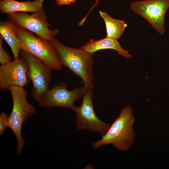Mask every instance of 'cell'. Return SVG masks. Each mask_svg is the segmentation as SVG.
<instances>
[{
    "label": "cell",
    "instance_id": "cell-17",
    "mask_svg": "<svg viewBox=\"0 0 169 169\" xmlns=\"http://www.w3.org/2000/svg\"><path fill=\"white\" fill-rule=\"evenodd\" d=\"M95 0V2L94 4L91 7L90 9V10H89V11L87 14L85 16V17L79 22V24L80 25H82L84 24V23L85 21L87 18L88 16L89 15V14L92 11L93 9L95 7L97 6L99 2V1L100 0Z\"/></svg>",
    "mask_w": 169,
    "mask_h": 169
},
{
    "label": "cell",
    "instance_id": "cell-12",
    "mask_svg": "<svg viewBox=\"0 0 169 169\" xmlns=\"http://www.w3.org/2000/svg\"><path fill=\"white\" fill-rule=\"evenodd\" d=\"M80 48L93 54L101 49H113L117 52L119 55L125 58L129 59L131 57L128 51L122 48L118 39L108 37L87 42Z\"/></svg>",
    "mask_w": 169,
    "mask_h": 169
},
{
    "label": "cell",
    "instance_id": "cell-18",
    "mask_svg": "<svg viewBox=\"0 0 169 169\" xmlns=\"http://www.w3.org/2000/svg\"><path fill=\"white\" fill-rule=\"evenodd\" d=\"M76 0H55L56 3L59 5H69L74 3Z\"/></svg>",
    "mask_w": 169,
    "mask_h": 169
},
{
    "label": "cell",
    "instance_id": "cell-8",
    "mask_svg": "<svg viewBox=\"0 0 169 169\" xmlns=\"http://www.w3.org/2000/svg\"><path fill=\"white\" fill-rule=\"evenodd\" d=\"M84 93L82 85L79 88L69 90L67 84L61 82L49 89L38 102L42 108L59 107L72 109L74 106L75 101L82 97Z\"/></svg>",
    "mask_w": 169,
    "mask_h": 169
},
{
    "label": "cell",
    "instance_id": "cell-13",
    "mask_svg": "<svg viewBox=\"0 0 169 169\" xmlns=\"http://www.w3.org/2000/svg\"><path fill=\"white\" fill-rule=\"evenodd\" d=\"M0 34L10 47L14 59L19 58L21 49V44L13 31L10 21H0Z\"/></svg>",
    "mask_w": 169,
    "mask_h": 169
},
{
    "label": "cell",
    "instance_id": "cell-6",
    "mask_svg": "<svg viewBox=\"0 0 169 169\" xmlns=\"http://www.w3.org/2000/svg\"><path fill=\"white\" fill-rule=\"evenodd\" d=\"M20 54L28 66V75L33 84L31 97L38 102L49 89L52 69L38 58L22 49Z\"/></svg>",
    "mask_w": 169,
    "mask_h": 169
},
{
    "label": "cell",
    "instance_id": "cell-5",
    "mask_svg": "<svg viewBox=\"0 0 169 169\" xmlns=\"http://www.w3.org/2000/svg\"><path fill=\"white\" fill-rule=\"evenodd\" d=\"M8 16L10 21L16 25L49 42L59 32L58 29H51L52 26L47 22L48 17L44 9L31 14L17 12L8 14Z\"/></svg>",
    "mask_w": 169,
    "mask_h": 169
},
{
    "label": "cell",
    "instance_id": "cell-10",
    "mask_svg": "<svg viewBox=\"0 0 169 169\" xmlns=\"http://www.w3.org/2000/svg\"><path fill=\"white\" fill-rule=\"evenodd\" d=\"M28 67L22 57L14 59L0 67V88L2 91L9 90L12 86L24 87L30 80Z\"/></svg>",
    "mask_w": 169,
    "mask_h": 169
},
{
    "label": "cell",
    "instance_id": "cell-3",
    "mask_svg": "<svg viewBox=\"0 0 169 169\" xmlns=\"http://www.w3.org/2000/svg\"><path fill=\"white\" fill-rule=\"evenodd\" d=\"M11 22L13 31L20 41L21 49L38 58L52 69H61L63 65L50 42Z\"/></svg>",
    "mask_w": 169,
    "mask_h": 169
},
{
    "label": "cell",
    "instance_id": "cell-7",
    "mask_svg": "<svg viewBox=\"0 0 169 169\" xmlns=\"http://www.w3.org/2000/svg\"><path fill=\"white\" fill-rule=\"evenodd\" d=\"M79 106H74L72 109L75 112L76 129L78 130L87 129L91 131L98 132L104 135L111 125L100 120L96 115L93 106V97L92 92H85Z\"/></svg>",
    "mask_w": 169,
    "mask_h": 169
},
{
    "label": "cell",
    "instance_id": "cell-16",
    "mask_svg": "<svg viewBox=\"0 0 169 169\" xmlns=\"http://www.w3.org/2000/svg\"><path fill=\"white\" fill-rule=\"evenodd\" d=\"M8 118L7 114L2 112L0 115V135H2L8 126Z\"/></svg>",
    "mask_w": 169,
    "mask_h": 169
},
{
    "label": "cell",
    "instance_id": "cell-15",
    "mask_svg": "<svg viewBox=\"0 0 169 169\" xmlns=\"http://www.w3.org/2000/svg\"><path fill=\"white\" fill-rule=\"evenodd\" d=\"M3 39L0 36V63L3 65L11 62V58L9 54L3 48L2 42Z\"/></svg>",
    "mask_w": 169,
    "mask_h": 169
},
{
    "label": "cell",
    "instance_id": "cell-4",
    "mask_svg": "<svg viewBox=\"0 0 169 169\" xmlns=\"http://www.w3.org/2000/svg\"><path fill=\"white\" fill-rule=\"evenodd\" d=\"M13 99V107L8 116V126L13 131L17 141L16 152L19 155L25 145L22 130L23 124L31 115L34 114L36 109L27 99V91L24 87L14 86L9 90Z\"/></svg>",
    "mask_w": 169,
    "mask_h": 169
},
{
    "label": "cell",
    "instance_id": "cell-9",
    "mask_svg": "<svg viewBox=\"0 0 169 169\" xmlns=\"http://www.w3.org/2000/svg\"><path fill=\"white\" fill-rule=\"evenodd\" d=\"M130 8L146 20L159 34L165 33L164 17L169 8V0L133 1Z\"/></svg>",
    "mask_w": 169,
    "mask_h": 169
},
{
    "label": "cell",
    "instance_id": "cell-14",
    "mask_svg": "<svg viewBox=\"0 0 169 169\" xmlns=\"http://www.w3.org/2000/svg\"><path fill=\"white\" fill-rule=\"evenodd\" d=\"M105 23L106 37L118 39L123 34L127 24L122 20L114 18L105 12L99 11Z\"/></svg>",
    "mask_w": 169,
    "mask_h": 169
},
{
    "label": "cell",
    "instance_id": "cell-2",
    "mask_svg": "<svg viewBox=\"0 0 169 169\" xmlns=\"http://www.w3.org/2000/svg\"><path fill=\"white\" fill-rule=\"evenodd\" d=\"M133 111L131 106L125 107L101 139L92 143V147L96 149L111 144L118 150H128L133 145L136 136Z\"/></svg>",
    "mask_w": 169,
    "mask_h": 169
},
{
    "label": "cell",
    "instance_id": "cell-11",
    "mask_svg": "<svg viewBox=\"0 0 169 169\" xmlns=\"http://www.w3.org/2000/svg\"><path fill=\"white\" fill-rule=\"evenodd\" d=\"M44 0L19 2L15 0H0L1 14H9L15 12L34 13L43 8Z\"/></svg>",
    "mask_w": 169,
    "mask_h": 169
},
{
    "label": "cell",
    "instance_id": "cell-1",
    "mask_svg": "<svg viewBox=\"0 0 169 169\" xmlns=\"http://www.w3.org/2000/svg\"><path fill=\"white\" fill-rule=\"evenodd\" d=\"M50 42L55 49L62 65L81 78L84 92H92L94 87L92 73L93 54L80 48L66 46L55 38Z\"/></svg>",
    "mask_w": 169,
    "mask_h": 169
}]
</instances>
